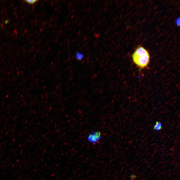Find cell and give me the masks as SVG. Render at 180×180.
Instances as JSON below:
<instances>
[{
	"instance_id": "5",
	"label": "cell",
	"mask_w": 180,
	"mask_h": 180,
	"mask_svg": "<svg viewBox=\"0 0 180 180\" xmlns=\"http://www.w3.org/2000/svg\"><path fill=\"white\" fill-rule=\"evenodd\" d=\"M25 1L28 3L30 4H33L36 2L37 0H26Z\"/></svg>"
},
{
	"instance_id": "7",
	"label": "cell",
	"mask_w": 180,
	"mask_h": 180,
	"mask_svg": "<svg viewBox=\"0 0 180 180\" xmlns=\"http://www.w3.org/2000/svg\"><path fill=\"white\" fill-rule=\"evenodd\" d=\"M176 24L178 25H180V18H179L178 19V20H177L176 21Z\"/></svg>"
},
{
	"instance_id": "2",
	"label": "cell",
	"mask_w": 180,
	"mask_h": 180,
	"mask_svg": "<svg viewBox=\"0 0 180 180\" xmlns=\"http://www.w3.org/2000/svg\"><path fill=\"white\" fill-rule=\"evenodd\" d=\"M101 132L99 131H93L90 133L87 137L88 140L90 143L96 144L101 139Z\"/></svg>"
},
{
	"instance_id": "3",
	"label": "cell",
	"mask_w": 180,
	"mask_h": 180,
	"mask_svg": "<svg viewBox=\"0 0 180 180\" xmlns=\"http://www.w3.org/2000/svg\"><path fill=\"white\" fill-rule=\"evenodd\" d=\"M162 128V124L160 122H156L154 126V129L156 131H158Z\"/></svg>"
},
{
	"instance_id": "4",
	"label": "cell",
	"mask_w": 180,
	"mask_h": 180,
	"mask_svg": "<svg viewBox=\"0 0 180 180\" xmlns=\"http://www.w3.org/2000/svg\"><path fill=\"white\" fill-rule=\"evenodd\" d=\"M76 58L78 60H81L84 58V55L80 52H77L76 54Z\"/></svg>"
},
{
	"instance_id": "6",
	"label": "cell",
	"mask_w": 180,
	"mask_h": 180,
	"mask_svg": "<svg viewBox=\"0 0 180 180\" xmlns=\"http://www.w3.org/2000/svg\"><path fill=\"white\" fill-rule=\"evenodd\" d=\"M136 178V176L134 174H132L130 176V178L131 180H133L135 179Z\"/></svg>"
},
{
	"instance_id": "1",
	"label": "cell",
	"mask_w": 180,
	"mask_h": 180,
	"mask_svg": "<svg viewBox=\"0 0 180 180\" xmlns=\"http://www.w3.org/2000/svg\"><path fill=\"white\" fill-rule=\"evenodd\" d=\"M134 63L140 68H146L149 63L150 56L146 49L142 46L138 48L132 55Z\"/></svg>"
}]
</instances>
